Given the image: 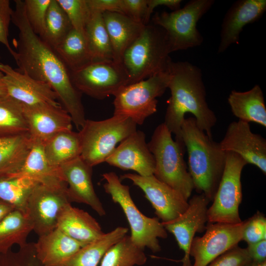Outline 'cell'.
Wrapping results in <instances>:
<instances>
[{"instance_id": "8d00e7d4", "label": "cell", "mask_w": 266, "mask_h": 266, "mask_svg": "<svg viewBox=\"0 0 266 266\" xmlns=\"http://www.w3.org/2000/svg\"><path fill=\"white\" fill-rule=\"evenodd\" d=\"M66 14L73 29L84 33L91 11L87 0H57Z\"/></svg>"}, {"instance_id": "74e56055", "label": "cell", "mask_w": 266, "mask_h": 266, "mask_svg": "<svg viewBox=\"0 0 266 266\" xmlns=\"http://www.w3.org/2000/svg\"><path fill=\"white\" fill-rule=\"evenodd\" d=\"M27 19L33 31L41 37L44 30L47 12L51 0H25Z\"/></svg>"}, {"instance_id": "bcb514c9", "label": "cell", "mask_w": 266, "mask_h": 266, "mask_svg": "<svg viewBox=\"0 0 266 266\" xmlns=\"http://www.w3.org/2000/svg\"><path fill=\"white\" fill-rule=\"evenodd\" d=\"M0 266H42L40 264L30 261H21L17 256L9 251L0 256Z\"/></svg>"}, {"instance_id": "f1b7e54d", "label": "cell", "mask_w": 266, "mask_h": 266, "mask_svg": "<svg viewBox=\"0 0 266 266\" xmlns=\"http://www.w3.org/2000/svg\"><path fill=\"white\" fill-rule=\"evenodd\" d=\"M128 229L118 227L77 251L63 266H98L113 245L125 236Z\"/></svg>"}, {"instance_id": "f907efd6", "label": "cell", "mask_w": 266, "mask_h": 266, "mask_svg": "<svg viewBox=\"0 0 266 266\" xmlns=\"http://www.w3.org/2000/svg\"></svg>"}, {"instance_id": "ab89813d", "label": "cell", "mask_w": 266, "mask_h": 266, "mask_svg": "<svg viewBox=\"0 0 266 266\" xmlns=\"http://www.w3.org/2000/svg\"><path fill=\"white\" fill-rule=\"evenodd\" d=\"M252 262L246 248L238 245L217 257L206 266H248Z\"/></svg>"}, {"instance_id": "d4e9b609", "label": "cell", "mask_w": 266, "mask_h": 266, "mask_svg": "<svg viewBox=\"0 0 266 266\" xmlns=\"http://www.w3.org/2000/svg\"><path fill=\"white\" fill-rule=\"evenodd\" d=\"M228 101L233 114L239 120L254 122L266 127V107L259 85H255L245 92L232 90Z\"/></svg>"}, {"instance_id": "30bf717a", "label": "cell", "mask_w": 266, "mask_h": 266, "mask_svg": "<svg viewBox=\"0 0 266 266\" xmlns=\"http://www.w3.org/2000/svg\"><path fill=\"white\" fill-rule=\"evenodd\" d=\"M246 162L238 155L227 152L222 178L212 204L207 210L208 223H240L239 208L242 199L241 176Z\"/></svg>"}, {"instance_id": "f6af8a7d", "label": "cell", "mask_w": 266, "mask_h": 266, "mask_svg": "<svg viewBox=\"0 0 266 266\" xmlns=\"http://www.w3.org/2000/svg\"><path fill=\"white\" fill-rule=\"evenodd\" d=\"M181 0H147V10L145 24L149 23L151 15L156 7L164 5L173 11L180 8Z\"/></svg>"}, {"instance_id": "4fadbf2b", "label": "cell", "mask_w": 266, "mask_h": 266, "mask_svg": "<svg viewBox=\"0 0 266 266\" xmlns=\"http://www.w3.org/2000/svg\"><path fill=\"white\" fill-rule=\"evenodd\" d=\"M247 220L234 224L207 223L204 234L195 236L191 243L190 256L192 266H206L217 257L238 245L242 240Z\"/></svg>"}, {"instance_id": "484cf974", "label": "cell", "mask_w": 266, "mask_h": 266, "mask_svg": "<svg viewBox=\"0 0 266 266\" xmlns=\"http://www.w3.org/2000/svg\"><path fill=\"white\" fill-rule=\"evenodd\" d=\"M9 176L26 177L42 184L65 181L60 168L49 164L44 153L43 143L38 142H32L23 165L17 172Z\"/></svg>"}, {"instance_id": "4316f807", "label": "cell", "mask_w": 266, "mask_h": 266, "mask_svg": "<svg viewBox=\"0 0 266 266\" xmlns=\"http://www.w3.org/2000/svg\"><path fill=\"white\" fill-rule=\"evenodd\" d=\"M43 151L49 164L59 168L79 157L81 142L78 133L64 130L55 134L43 144Z\"/></svg>"}, {"instance_id": "44dd1931", "label": "cell", "mask_w": 266, "mask_h": 266, "mask_svg": "<svg viewBox=\"0 0 266 266\" xmlns=\"http://www.w3.org/2000/svg\"><path fill=\"white\" fill-rule=\"evenodd\" d=\"M266 11V0H239L233 2L223 20L217 53H222L232 44H238L243 28L259 20Z\"/></svg>"}, {"instance_id": "5b68a950", "label": "cell", "mask_w": 266, "mask_h": 266, "mask_svg": "<svg viewBox=\"0 0 266 266\" xmlns=\"http://www.w3.org/2000/svg\"><path fill=\"white\" fill-rule=\"evenodd\" d=\"M171 134L163 123L156 127L147 143L155 160L153 175L188 201L194 185L184 159L185 147L183 141L173 140Z\"/></svg>"}, {"instance_id": "f546056e", "label": "cell", "mask_w": 266, "mask_h": 266, "mask_svg": "<svg viewBox=\"0 0 266 266\" xmlns=\"http://www.w3.org/2000/svg\"><path fill=\"white\" fill-rule=\"evenodd\" d=\"M32 225L21 212L14 210L0 221V256L8 253L14 244L21 248L27 246Z\"/></svg>"}, {"instance_id": "52a82bcc", "label": "cell", "mask_w": 266, "mask_h": 266, "mask_svg": "<svg viewBox=\"0 0 266 266\" xmlns=\"http://www.w3.org/2000/svg\"><path fill=\"white\" fill-rule=\"evenodd\" d=\"M106 182L103 184L105 192L112 200L122 208L131 229V238L139 248L149 249L154 253L161 250L159 238L167 237V231L157 217L150 218L142 214L132 199L130 187L122 183L114 172L102 174Z\"/></svg>"}, {"instance_id": "277c9868", "label": "cell", "mask_w": 266, "mask_h": 266, "mask_svg": "<svg viewBox=\"0 0 266 266\" xmlns=\"http://www.w3.org/2000/svg\"><path fill=\"white\" fill-rule=\"evenodd\" d=\"M165 31L152 23L145 25L137 38L124 52L121 64L130 85L167 71L172 61Z\"/></svg>"}, {"instance_id": "d6986e66", "label": "cell", "mask_w": 266, "mask_h": 266, "mask_svg": "<svg viewBox=\"0 0 266 266\" xmlns=\"http://www.w3.org/2000/svg\"><path fill=\"white\" fill-rule=\"evenodd\" d=\"M105 162L123 170H132L137 174H154L155 160L146 142L145 133L136 131L122 141Z\"/></svg>"}, {"instance_id": "d590c367", "label": "cell", "mask_w": 266, "mask_h": 266, "mask_svg": "<svg viewBox=\"0 0 266 266\" xmlns=\"http://www.w3.org/2000/svg\"><path fill=\"white\" fill-rule=\"evenodd\" d=\"M72 28L68 18L57 0H51L44 32L40 37L54 49Z\"/></svg>"}, {"instance_id": "ac0fdd59", "label": "cell", "mask_w": 266, "mask_h": 266, "mask_svg": "<svg viewBox=\"0 0 266 266\" xmlns=\"http://www.w3.org/2000/svg\"><path fill=\"white\" fill-rule=\"evenodd\" d=\"M22 105L32 142L43 144L60 132L72 130V119L61 105Z\"/></svg>"}, {"instance_id": "ba28073f", "label": "cell", "mask_w": 266, "mask_h": 266, "mask_svg": "<svg viewBox=\"0 0 266 266\" xmlns=\"http://www.w3.org/2000/svg\"><path fill=\"white\" fill-rule=\"evenodd\" d=\"M214 3V0H191L171 12L156 13L151 23L165 31L171 52L199 46L203 38L197 23Z\"/></svg>"}, {"instance_id": "8992f818", "label": "cell", "mask_w": 266, "mask_h": 266, "mask_svg": "<svg viewBox=\"0 0 266 266\" xmlns=\"http://www.w3.org/2000/svg\"><path fill=\"white\" fill-rule=\"evenodd\" d=\"M136 126L131 118L119 115L100 121L86 119L78 132L80 157L92 167L105 162L117 143L137 130Z\"/></svg>"}, {"instance_id": "7402d4cb", "label": "cell", "mask_w": 266, "mask_h": 266, "mask_svg": "<svg viewBox=\"0 0 266 266\" xmlns=\"http://www.w3.org/2000/svg\"><path fill=\"white\" fill-rule=\"evenodd\" d=\"M34 247L35 257L43 266H63L83 246L56 228L39 236Z\"/></svg>"}, {"instance_id": "2e32d148", "label": "cell", "mask_w": 266, "mask_h": 266, "mask_svg": "<svg viewBox=\"0 0 266 266\" xmlns=\"http://www.w3.org/2000/svg\"><path fill=\"white\" fill-rule=\"evenodd\" d=\"M219 145L224 151L238 155L266 174V140L253 133L249 123L240 120L231 123Z\"/></svg>"}, {"instance_id": "3957f363", "label": "cell", "mask_w": 266, "mask_h": 266, "mask_svg": "<svg viewBox=\"0 0 266 266\" xmlns=\"http://www.w3.org/2000/svg\"><path fill=\"white\" fill-rule=\"evenodd\" d=\"M181 135L194 189L212 201L225 169L227 152L199 128L194 117L185 118Z\"/></svg>"}, {"instance_id": "9c48e42d", "label": "cell", "mask_w": 266, "mask_h": 266, "mask_svg": "<svg viewBox=\"0 0 266 266\" xmlns=\"http://www.w3.org/2000/svg\"><path fill=\"white\" fill-rule=\"evenodd\" d=\"M169 79L167 71L123 87L114 96L113 115L129 117L136 125H142L156 112V98L168 88Z\"/></svg>"}, {"instance_id": "7dc6e473", "label": "cell", "mask_w": 266, "mask_h": 266, "mask_svg": "<svg viewBox=\"0 0 266 266\" xmlns=\"http://www.w3.org/2000/svg\"><path fill=\"white\" fill-rule=\"evenodd\" d=\"M14 210L12 205L0 199V221Z\"/></svg>"}, {"instance_id": "1f68e13d", "label": "cell", "mask_w": 266, "mask_h": 266, "mask_svg": "<svg viewBox=\"0 0 266 266\" xmlns=\"http://www.w3.org/2000/svg\"><path fill=\"white\" fill-rule=\"evenodd\" d=\"M84 33L92 61L113 60L112 46L102 13L91 11Z\"/></svg>"}, {"instance_id": "6da1fadb", "label": "cell", "mask_w": 266, "mask_h": 266, "mask_svg": "<svg viewBox=\"0 0 266 266\" xmlns=\"http://www.w3.org/2000/svg\"><path fill=\"white\" fill-rule=\"evenodd\" d=\"M14 1L11 22L19 34L13 40L15 50L11 55L18 67L16 69L49 84L80 130L86 120L82 94L73 85L70 70L54 49L33 31L27 19L24 1Z\"/></svg>"}, {"instance_id": "b9f144b4", "label": "cell", "mask_w": 266, "mask_h": 266, "mask_svg": "<svg viewBox=\"0 0 266 266\" xmlns=\"http://www.w3.org/2000/svg\"><path fill=\"white\" fill-rule=\"evenodd\" d=\"M123 13L145 25L147 0H122Z\"/></svg>"}, {"instance_id": "836d02e7", "label": "cell", "mask_w": 266, "mask_h": 266, "mask_svg": "<svg viewBox=\"0 0 266 266\" xmlns=\"http://www.w3.org/2000/svg\"><path fill=\"white\" fill-rule=\"evenodd\" d=\"M147 257L144 250L126 235L110 247L102 257L99 266H134L144 265Z\"/></svg>"}, {"instance_id": "681fc988", "label": "cell", "mask_w": 266, "mask_h": 266, "mask_svg": "<svg viewBox=\"0 0 266 266\" xmlns=\"http://www.w3.org/2000/svg\"><path fill=\"white\" fill-rule=\"evenodd\" d=\"M248 266H266V261L261 263L252 262Z\"/></svg>"}, {"instance_id": "4dcf8cb0", "label": "cell", "mask_w": 266, "mask_h": 266, "mask_svg": "<svg viewBox=\"0 0 266 266\" xmlns=\"http://www.w3.org/2000/svg\"><path fill=\"white\" fill-rule=\"evenodd\" d=\"M54 49L70 71L92 61L85 33L73 28Z\"/></svg>"}, {"instance_id": "c3c4849f", "label": "cell", "mask_w": 266, "mask_h": 266, "mask_svg": "<svg viewBox=\"0 0 266 266\" xmlns=\"http://www.w3.org/2000/svg\"><path fill=\"white\" fill-rule=\"evenodd\" d=\"M7 95L5 84L3 81V74L0 71V96Z\"/></svg>"}, {"instance_id": "7a4b0ae2", "label": "cell", "mask_w": 266, "mask_h": 266, "mask_svg": "<svg viewBox=\"0 0 266 266\" xmlns=\"http://www.w3.org/2000/svg\"><path fill=\"white\" fill-rule=\"evenodd\" d=\"M167 71L171 96L164 123L175 135L176 140L183 141L181 126L185 115L190 113L194 115L199 128L212 138L211 129L217 117L206 102L201 69L187 61H171Z\"/></svg>"}, {"instance_id": "9a60e30c", "label": "cell", "mask_w": 266, "mask_h": 266, "mask_svg": "<svg viewBox=\"0 0 266 266\" xmlns=\"http://www.w3.org/2000/svg\"><path fill=\"white\" fill-rule=\"evenodd\" d=\"M120 179H127L138 187L144 193L162 222L172 220L183 213L188 206L187 201L175 190L160 181L154 175L143 176L135 173H126Z\"/></svg>"}, {"instance_id": "d6a6232c", "label": "cell", "mask_w": 266, "mask_h": 266, "mask_svg": "<svg viewBox=\"0 0 266 266\" xmlns=\"http://www.w3.org/2000/svg\"><path fill=\"white\" fill-rule=\"evenodd\" d=\"M39 183L26 177L0 178V199L25 215L30 197L35 187Z\"/></svg>"}, {"instance_id": "7c38bea8", "label": "cell", "mask_w": 266, "mask_h": 266, "mask_svg": "<svg viewBox=\"0 0 266 266\" xmlns=\"http://www.w3.org/2000/svg\"><path fill=\"white\" fill-rule=\"evenodd\" d=\"M67 185L62 181L38 184L29 199L26 216L38 235L47 234L57 228L58 219L64 208L70 204Z\"/></svg>"}, {"instance_id": "83f0119b", "label": "cell", "mask_w": 266, "mask_h": 266, "mask_svg": "<svg viewBox=\"0 0 266 266\" xmlns=\"http://www.w3.org/2000/svg\"><path fill=\"white\" fill-rule=\"evenodd\" d=\"M31 146L28 133L0 136V178L18 171Z\"/></svg>"}, {"instance_id": "8fae6325", "label": "cell", "mask_w": 266, "mask_h": 266, "mask_svg": "<svg viewBox=\"0 0 266 266\" xmlns=\"http://www.w3.org/2000/svg\"><path fill=\"white\" fill-rule=\"evenodd\" d=\"M70 74L73 85L81 94L98 100L114 96L129 84L121 64L113 60L92 61Z\"/></svg>"}, {"instance_id": "e575fe53", "label": "cell", "mask_w": 266, "mask_h": 266, "mask_svg": "<svg viewBox=\"0 0 266 266\" xmlns=\"http://www.w3.org/2000/svg\"><path fill=\"white\" fill-rule=\"evenodd\" d=\"M21 103L8 95L0 96V136L28 133Z\"/></svg>"}, {"instance_id": "ee69618b", "label": "cell", "mask_w": 266, "mask_h": 266, "mask_svg": "<svg viewBox=\"0 0 266 266\" xmlns=\"http://www.w3.org/2000/svg\"><path fill=\"white\" fill-rule=\"evenodd\" d=\"M246 249L253 262L261 263L266 261V240L248 244Z\"/></svg>"}, {"instance_id": "ffe728a7", "label": "cell", "mask_w": 266, "mask_h": 266, "mask_svg": "<svg viewBox=\"0 0 266 266\" xmlns=\"http://www.w3.org/2000/svg\"><path fill=\"white\" fill-rule=\"evenodd\" d=\"M92 167L79 156L59 168L67 185V193L70 201L85 203L100 216H103L105 211L92 183Z\"/></svg>"}, {"instance_id": "603a6c76", "label": "cell", "mask_w": 266, "mask_h": 266, "mask_svg": "<svg viewBox=\"0 0 266 266\" xmlns=\"http://www.w3.org/2000/svg\"><path fill=\"white\" fill-rule=\"evenodd\" d=\"M57 228L84 246L105 233L97 220L87 212L67 205L58 219Z\"/></svg>"}, {"instance_id": "7bdbcfd3", "label": "cell", "mask_w": 266, "mask_h": 266, "mask_svg": "<svg viewBox=\"0 0 266 266\" xmlns=\"http://www.w3.org/2000/svg\"><path fill=\"white\" fill-rule=\"evenodd\" d=\"M87 2L92 12L123 13L122 0H87Z\"/></svg>"}, {"instance_id": "f35d334b", "label": "cell", "mask_w": 266, "mask_h": 266, "mask_svg": "<svg viewBox=\"0 0 266 266\" xmlns=\"http://www.w3.org/2000/svg\"><path fill=\"white\" fill-rule=\"evenodd\" d=\"M266 240V218L259 211L247 219L242 240L247 244Z\"/></svg>"}, {"instance_id": "5bb4252c", "label": "cell", "mask_w": 266, "mask_h": 266, "mask_svg": "<svg viewBox=\"0 0 266 266\" xmlns=\"http://www.w3.org/2000/svg\"><path fill=\"white\" fill-rule=\"evenodd\" d=\"M210 202L203 194L195 195L189 199L187 208L180 216L168 222H161L166 231L174 235L180 249L184 252L181 266H192L190 247L196 234L205 231Z\"/></svg>"}, {"instance_id": "e0dca14e", "label": "cell", "mask_w": 266, "mask_h": 266, "mask_svg": "<svg viewBox=\"0 0 266 266\" xmlns=\"http://www.w3.org/2000/svg\"><path fill=\"white\" fill-rule=\"evenodd\" d=\"M0 71L3 74L7 95L22 105L61 104L57 94L47 83L21 72L8 64L0 63Z\"/></svg>"}, {"instance_id": "60d3db41", "label": "cell", "mask_w": 266, "mask_h": 266, "mask_svg": "<svg viewBox=\"0 0 266 266\" xmlns=\"http://www.w3.org/2000/svg\"><path fill=\"white\" fill-rule=\"evenodd\" d=\"M12 11L9 0H0V43L6 47L10 54L14 50L11 47L8 39Z\"/></svg>"}, {"instance_id": "cb8c5ba5", "label": "cell", "mask_w": 266, "mask_h": 266, "mask_svg": "<svg viewBox=\"0 0 266 266\" xmlns=\"http://www.w3.org/2000/svg\"><path fill=\"white\" fill-rule=\"evenodd\" d=\"M113 51V60L121 64L126 50L137 38L144 25L119 12L102 13Z\"/></svg>"}]
</instances>
